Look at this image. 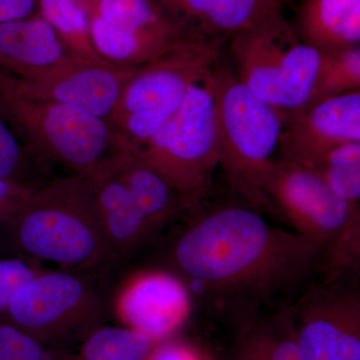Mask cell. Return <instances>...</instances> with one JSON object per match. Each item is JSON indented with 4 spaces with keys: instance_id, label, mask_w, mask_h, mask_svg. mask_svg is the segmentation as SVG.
Masks as SVG:
<instances>
[{
    "instance_id": "obj_5",
    "label": "cell",
    "mask_w": 360,
    "mask_h": 360,
    "mask_svg": "<svg viewBox=\"0 0 360 360\" xmlns=\"http://www.w3.org/2000/svg\"><path fill=\"white\" fill-rule=\"evenodd\" d=\"M213 71L191 87L179 110L141 150L174 187L182 210L193 214L212 194L213 172L219 165Z\"/></svg>"
},
{
    "instance_id": "obj_23",
    "label": "cell",
    "mask_w": 360,
    "mask_h": 360,
    "mask_svg": "<svg viewBox=\"0 0 360 360\" xmlns=\"http://www.w3.org/2000/svg\"><path fill=\"white\" fill-rule=\"evenodd\" d=\"M360 91V45L321 53L310 103Z\"/></svg>"
},
{
    "instance_id": "obj_10",
    "label": "cell",
    "mask_w": 360,
    "mask_h": 360,
    "mask_svg": "<svg viewBox=\"0 0 360 360\" xmlns=\"http://www.w3.org/2000/svg\"><path fill=\"white\" fill-rule=\"evenodd\" d=\"M90 39L111 65L141 68L187 37L155 0H89Z\"/></svg>"
},
{
    "instance_id": "obj_11",
    "label": "cell",
    "mask_w": 360,
    "mask_h": 360,
    "mask_svg": "<svg viewBox=\"0 0 360 360\" xmlns=\"http://www.w3.org/2000/svg\"><path fill=\"white\" fill-rule=\"evenodd\" d=\"M307 360H360V293L355 281L326 279L290 307Z\"/></svg>"
},
{
    "instance_id": "obj_17",
    "label": "cell",
    "mask_w": 360,
    "mask_h": 360,
    "mask_svg": "<svg viewBox=\"0 0 360 360\" xmlns=\"http://www.w3.org/2000/svg\"><path fill=\"white\" fill-rule=\"evenodd\" d=\"M77 60L84 59L68 51L44 18L0 25V70L6 72L34 77Z\"/></svg>"
},
{
    "instance_id": "obj_30",
    "label": "cell",
    "mask_w": 360,
    "mask_h": 360,
    "mask_svg": "<svg viewBox=\"0 0 360 360\" xmlns=\"http://www.w3.org/2000/svg\"><path fill=\"white\" fill-rule=\"evenodd\" d=\"M360 165V141H347L338 144L319 158L310 168L319 167H350Z\"/></svg>"
},
{
    "instance_id": "obj_9",
    "label": "cell",
    "mask_w": 360,
    "mask_h": 360,
    "mask_svg": "<svg viewBox=\"0 0 360 360\" xmlns=\"http://www.w3.org/2000/svg\"><path fill=\"white\" fill-rule=\"evenodd\" d=\"M258 189L277 217L285 220L293 231L319 246L322 252L352 220L360 217L359 203L340 200L314 172L284 160L269 163Z\"/></svg>"
},
{
    "instance_id": "obj_22",
    "label": "cell",
    "mask_w": 360,
    "mask_h": 360,
    "mask_svg": "<svg viewBox=\"0 0 360 360\" xmlns=\"http://www.w3.org/2000/svg\"><path fill=\"white\" fill-rule=\"evenodd\" d=\"M39 6L42 18L73 56L96 65L115 66L96 51L90 39L86 13L77 0H39Z\"/></svg>"
},
{
    "instance_id": "obj_20",
    "label": "cell",
    "mask_w": 360,
    "mask_h": 360,
    "mask_svg": "<svg viewBox=\"0 0 360 360\" xmlns=\"http://www.w3.org/2000/svg\"><path fill=\"white\" fill-rule=\"evenodd\" d=\"M248 321L239 333L231 360H307L296 338L290 309Z\"/></svg>"
},
{
    "instance_id": "obj_31",
    "label": "cell",
    "mask_w": 360,
    "mask_h": 360,
    "mask_svg": "<svg viewBox=\"0 0 360 360\" xmlns=\"http://www.w3.org/2000/svg\"><path fill=\"white\" fill-rule=\"evenodd\" d=\"M34 6L35 0H0V25L26 20Z\"/></svg>"
},
{
    "instance_id": "obj_32",
    "label": "cell",
    "mask_w": 360,
    "mask_h": 360,
    "mask_svg": "<svg viewBox=\"0 0 360 360\" xmlns=\"http://www.w3.org/2000/svg\"><path fill=\"white\" fill-rule=\"evenodd\" d=\"M66 360H77V359H75V356H72V357H71V359H68Z\"/></svg>"
},
{
    "instance_id": "obj_24",
    "label": "cell",
    "mask_w": 360,
    "mask_h": 360,
    "mask_svg": "<svg viewBox=\"0 0 360 360\" xmlns=\"http://www.w3.org/2000/svg\"><path fill=\"white\" fill-rule=\"evenodd\" d=\"M72 356V352L51 347L0 319V360H66Z\"/></svg>"
},
{
    "instance_id": "obj_8",
    "label": "cell",
    "mask_w": 360,
    "mask_h": 360,
    "mask_svg": "<svg viewBox=\"0 0 360 360\" xmlns=\"http://www.w3.org/2000/svg\"><path fill=\"white\" fill-rule=\"evenodd\" d=\"M106 303L89 279L70 270H44L14 293L1 319L51 347L68 349L101 326Z\"/></svg>"
},
{
    "instance_id": "obj_33",
    "label": "cell",
    "mask_w": 360,
    "mask_h": 360,
    "mask_svg": "<svg viewBox=\"0 0 360 360\" xmlns=\"http://www.w3.org/2000/svg\"><path fill=\"white\" fill-rule=\"evenodd\" d=\"M281 2H283V0H281Z\"/></svg>"
},
{
    "instance_id": "obj_27",
    "label": "cell",
    "mask_w": 360,
    "mask_h": 360,
    "mask_svg": "<svg viewBox=\"0 0 360 360\" xmlns=\"http://www.w3.org/2000/svg\"><path fill=\"white\" fill-rule=\"evenodd\" d=\"M309 170L317 175L340 200L349 203H359L360 165L319 167Z\"/></svg>"
},
{
    "instance_id": "obj_16",
    "label": "cell",
    "mask_w": 360,
    "mask_h": 360,
    "mask_svg": "<svg viewBox=\"0 0 360 360\" xmlns=\"http://www.w3.org/2000/svg\"><path fill=\"white\" fill-rule=\"evenodd\" d=\"M112 155L87 174L91 180L111 257L112 260H116L129 257L148 243L153 234L143 214L118 175Z\"/></svg>"
},
{
    "instance_id": "obj_14",
    "label": "cell",
    "mask_w": 360,
    "mask_h": 360,
    "mask_svg": "<svg viewBox=\"0 0 360 360\" xmlns=\"http://www.w3.org/2000/svg\"><path fill=\"white\" fill-rule=\"evenodd\" d=\"M191 310L188 286L180 277L163 271L136 274L115 300V314L123 326L158 342L172 338Z\"/></svg>"
},
{
    "instance_id": "obj_6",
    "label": "cell",
    "mask_w": 360,
    "mask_h": 360,
    "mask_svg": "<svg viewBox=\"0 0 360 360\" xmlns=\"http://www.w3.org/2000/svg\"><path fill=\"white\" fill-rule=\"evenodd\" d=\"M229 52L239 82L264 103L283 112L309 103L321 53L298 39L283 13L232 37Z\"/></svg>"
},
{
    "instance_id": "obj_26",
    "label": "cell",
    "mask_w": 360,
    "mask_h": 360,
    "mask_svg": "<svg viewBox=\"0 0 360 360\" xmlns=\"http://www.w3.org/2000/svg\"><path fill=\"white\" fill-rule=\"evenodd\" d=\"M41 270L32 260L0 259V319L6 314L14 293Z\"/></svg>"
},
{
    "instance_id": "obj_1",
    "label": "cell",
    "mask_w": 360,
    "mask_h": 360,
    "mask_svg": "<svg viewBox=\"0 0 360 360\" xmlns=\"http://www.w3.org/2000/svg\"><path fill=\"white\" fill-rule=\"evenodd\" d=\"M321 253L255 208L226 206L194 219L175 241L172 259L184 283L205 295L262 304L300 288L321 269Z\"/></svg>"
},
{
    "instance_id": "obj_25",
    "label": "cell",
    "mask_w": 360,
    "mask_h": 360,
    "mask_svg": "<svg viewBox=\"0 0 360 360\" xmlns=\"http://www.w3.org/2000/svg\"><path fill=\"white\" fill-rule=\"evenodd\" d=\"M0 179L14 180L33 187H39L34 160L18 141L9 127L6 115L0 110Z\"/></svg>"
},
{
    "instance_id": "obj_28",
    "label": "cell",
    "mask_w": 360,
    "mask_h": 360,
    "mask_svg": "<svg viewBox=\"0 0 360 360\" xmlns=\"http://www.w3.org/2000/svg\"><path fill=\"white\" fill-rule=\"evenodd\" d=\"M37 187L0 179V225L8 226Z\"/></svg>"
},
{
    "instance_id": "obj_12",
    "label": "cell",
    "mask_w": 360,
    "mask_h": 360,
    "mask_svg": "<svg viewBox=\"0 0 360 360\" xmlns=\"http://www.w3.org/2000/svg\"><path fill=\"white\" fill-rule=\"evenodd\" d=\"M139 68L77 60L34 77L0 70V85L20 96L68 104L108 120Z\"/></svg>"
},
{
    "instance_id": "obj_2",
    "label": "cell",
    "mask_w": 360,
    "mask_h": 360,
    "mask_svg": "<svg viewBox=\"0 0 360 360\" xmlns=\"http://www.w3.org/2000/svg\"><path fill=\"white\" fill-rule=\"evenodd\" d=\"M7 227L21 252L63 269H94L112 260L89 174L37 187Z\"/></svg>"
},
{
    "instance_id": "obj_3",
    "label": "cell",
    "mask_w": 360,
    "mask_h": 360,
    "mask_svg": "<svg viewBox=\"0 0 360 360\" xmlns=\"http://www.w3.org/2000/svg\"><path fill=\"white\" fill-rule=\"evenodd\" d=\"M221 45L189 35L137 70L108 120L116 151L143 148L179 110L191 87L214 70Z\"/></svg>"
},
{
    "instance_id": "obj_13",
    "label": "cell",
    "mask_w": 360,
    "mask_h": 360,
    "mask_svg": "<svg viewBox=\"0 0 360 360\" xmlns=\"http://www.w3.org/2000/svg\"><path fill=\"white\" fill-rule=\"evenodd\" d=\"M347 141H360V91L284 113L278 142L281 160L310 168L329 149Z\"/></svg>"
},
{
    "instance_id": "obj_4",
    "label": "cell",
    "mask_w": 360,
    "mask_h": 360,
    "mask_svg": "<svg viewBox=\"0 0 360 360\" xmlns=\"http://www.w3.org/2000/svg\"><path fill=\"white\" fill-rule=\"evenodd\" d=\"M213 96L225 176L251 206L276 217L258 184L278 148L285 112L258 98L221 63L213 71Z\"/></svg>"
},
{
    "instance_id": "obj_29",
    "label": "cell",
    "mask_w": 360,
    "mask_h": 360,
    "mask_svg": "<svg viewBox=\"0 0 360 360\" xmlns=\"http://www.w3.org/2000/svg\"><path fill=\"white\" fill-rule=\"evenodd\" d=\"M146 360H210L188 341L170 338L160 341Z\"/></svg>"
},
{
    "instance_id": "obj_18",
    "label": "cell",
    "mask_w": 360,
    "mask_h": 360,
    "mask_svg": "<svg viewBox=\"0 0 360 360\" xmlns=\"http://www.w3.org/2000/svg\"><path fill=\"white\" fill-rule=\"evenodd\" d=\"M293 30L319 53L360 44V0H302Z\"/></svg>"
},
{
    "instance_id": "obj_19",
    "label": "cell",
    "mask_w": 360,
    "mask_h": 360,
    "mask_svg": "<svg viewBox=\"0 0 360 360\" xmlns=\"http://www.w3.org/2000/svg\"><path fill=\"white\" fill-rule=\"evenodd\" d=\"M116 170L155 236L182 212L179 194L141 150L113 153Z\"/></svg>"
},
{
    "instance_id": "obj_15",
    "label": "cell",
    "mask_w": 360,
    "mask_h": 360,
    "mask_svg": "<svg viewBox=\"0 0 360 360\" xmlns=\"http://www.w3.org/2000/svg\"><path fill=\"white\" fill-rule=\"evenodd\" d=\"M188 35L224 44L260 21L283 13L281 0H155Z\"/></svg>"
},
{
    "instance_id": "obj_7",
    "label": "cell",
    "mask_w": 360,
    "mask_h": 360,
    "mask_svg": "<svg viewBox=\"0 0 360 360\" xmlns=\"http://www.w3.org/2000/svg\"><path fill=\"white\" fill-rule=\"evenodd\" d=\"M0 110L27 143L30 155L87 174L116 153L110 122L68 104L14 94L0 85Z\"/></svg>"
},
{
    "instance_id": "obj_21",
    "label": "cell",
    "mask_w": 360,
    "mask_h": 360,
    "mask_svg": "<svg viewBox=\"0 0 360 360\" xmlns=\"http://www.w3.org/2000/svg\"><path fill=\"white\" fill-rule=\"evenodd\" d=\"M158 341L127 326H101L80 340L77 360H146Z\"/></svg>"
}]
</instances>
